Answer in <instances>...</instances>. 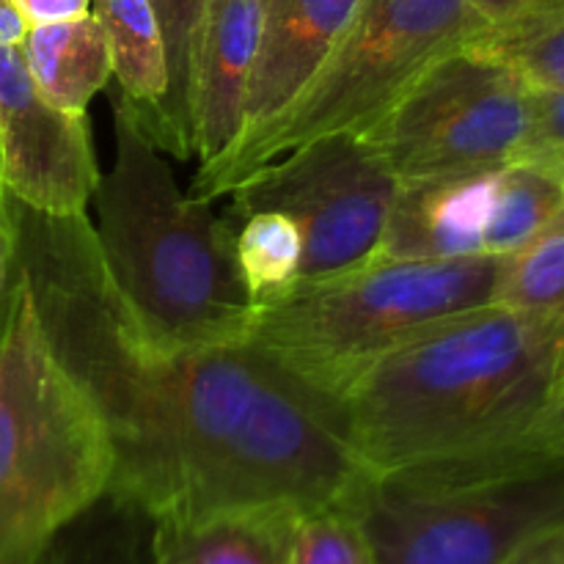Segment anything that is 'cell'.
Wrapping results in <instances>:
<instances>
[{
  "instance_id": "obj_29",
  "label": "cell",
  "mask_w": 564,
  "mask_h": 564,
  "mask_svg": "<svg viewBox=\"0 0 564 564\" xmlns=\"http://www.w3.org/2000/svg\"><path fill=\"white\" fill-rule=\"evenodd\" d=\"M538 446L545 452V455L564 460V402L556 408V413L543 427V433H540L538 438Z\"/></svg>"
},
{
  "instance_id": "obj_28",
  "label": "cell",
  "mask_w": 564,
  "mask_h": 564,
  "mask_svg": "<svg viewBox=\"0 0 564 564\" xmlns=\"http://www.w3.org/2000/svg\"><path fill=\"white\" fill-rule=\"evenodd\" d=\"M14 253H17V235H14V218L0 215V297L6 295V286L11 281V268H14Z\"/></svg>"
},
{
  "instance_id": "obj_4",
  "label": "cell",
  "mask_w": 564,
  "mask_h": 564,
  "mask_svg": "<svg viewBox=\"0 0 564 564\" xmlns=\"http://www.w3.org/2000/svg\"><path fill=\"white\" fill-rule=\"evenodd\" d=\"M113 449L97 405L44 330L17 268L0 306V564H39L108 496Z\"/></svg>"
},
{
  "instance_id": "obj_30",
  "label": "cell",
  "mask_w": 564,
  "mask_h": 564,
  "mask_svg": "<svg viewBox=\"0 0 564 564\" xmlns=\"http://www.w3.org/2000/svg\"><path fill=\"white\" fill-rule=\"evenodd\" d=\"M9 209H11V198L6 196L3 185H0V215H9Z\"/></svg>"
},
{
  "instance_id": "obj_2",
  "label": "cell",
  "mask_w": 564,
  "mask_h": 564,
  "mask_svg": "<svg viewBox=\"0 0 564 564\" xmlns=\"http://www.w3.org/2000/svg\"><path fill=\"white\" fill-rule=\"evenodd\" d=\"M562 402L564 317L488 303L391 347L325 405L358 463L386 477L551 460L538 438Z\"/></svg>"
},
{
  "instance_id": "obj_11",
  "label": "cell",
  "mask_w": 564,
  "mask_h": 564,
  "mask_svg": "<svg viewBox=\"0 0 564 564\" xmlns=\"http://www.w3.org/2000/svg\"><path fill=\"white\" fill-rule=\"evenodd\" d=\"M268 0H204L191 66V135L209 165L240 135Z\"/></svg>"
},
{
  "instance_id": "obj_22",
  "label": "cell",
  "mask_w": 564,
  "mask_h": 564,
  "mask_svg": "<svg viewBox=\"0 0 564 564\" xmlns=\"http://www.w3.org/2000/svg\"><path fill=\"white\" fill-rule=\"evenodd\" d=\"M361 501L303 512L292 540L290 564H372Z\"/></svg>"
},
{
  "instance_id": "obj_21",
  "label": "cell",
  "mask_w": 564,
  "mask_h": 564,
  "mask_svg": "<svg viewBox=\"0 0 564 564\" xmlns=\"http://www.w3.org/2000/svg\"><path fill=\"white\" fill-rule=\"evenodd\" d=\"M494 303L564 317V204L527 246L505 257Z\"/></svg>"
},
{
  "instance_id": "obj_16",
  "label": "cell",
  "mask_w": 564,
  "mask_h": 564,
  "mask_svg": "<svg viewBox=\"0 0 564 564\" xmlns=\"http://www.w3.org/2000/svg\"><path fill=\"white\" fill-rule=\"evenodd\" d=\"M91 14L110 47L119 97L152 138L169 94V64L163 36L149 0H94Z\"/></svg>"
},
{
  "instance_id": "obj_3",
  "label": "cell",
  "mask_w": 564,
  "mask_h": 564,
  "mask_svg": "<svg viewBox=\"0 0 564 564\" xmlns=\"http://www.w3.org/2000/svg\"><path fill=\"white\" fill-rule=\"evenodd\" d=\"M94 204L105 264L149 328L193 347L246 341L253 301L237 270L229 220L180 191L121 97L113 99V163L99 176Z\"/></svg>"
},
{
  "instance_id": "obj_26",
  "label": "cell",
  "mask_w": 564,
  "mask_h": 564,
  "mask_svg": "<svg viewBox=\"0 0 564 564\" xmlns=\"http://www.w3.org/2000/svg\"><path fill=\"white\" fill-rule=\"evenodd\" d=\"M17 6L31 25H47V22L91 14L94 0H17Z\"/></svg>"
},
{
  "instance_id": "obj_5",
  "label": "cell",
  "mask_w": 564,
  "mask_h": 564,
  "mask_svg": "<svg viewBox=\"0 0 564 564\" xmlns=\"http://www.w3.org/2000/svg\"><path fill=\"white\" fill-rule=\"evenodd\" d=\"M505 257L383 259L295 284L253 306L242 345L328 402L358 369L419 330L496 301Z\"/></svg>"
},
{
  "instance_id": "obj_14",
  "label": "cell",
  "mask_w": 564,
  "mask_h": 564,
  "mask_svg": "<svg viewBox=\"0 0 564 564\" xmlns=\"http://www.w3.org/2000/svg\"><path fill=\"white\" fill-rule=\"evenodd\" d=\"M303 512L253 507L187 523L154 527L149 564H290Z\"/></svg>"
},
{
  "instance_id": "obj_15",
  "label": "cell",
  "mask_w": 564,
  "mask_h": 564,
  "mask_svg": "<svg viewBox=\"0 0 564 564\" xmlns=\"http://www.w3.org/2000/svg\"><path fill=\"white\" fill-rule=\"evenodd\" d=\"M20 47L39 94L69 113H86L113 77L108 36L94 14L31 25Z\"/></svg>"
},
{
  "instance_id": "obj_7",
  "label": "cell",
  "mask_w": 564,
  "mask_h": 564,
  "mask_svg": "<svg viewBox=\"0 0 564 564\" xmlns=\"http://www.w3.org/2000/svg\"><path fill=\"white\" fill-rule=\"evenodd\" d=\"M361 518L372 564H505L564 521V460L479 479L372 477Z\"/></svg>"
},
{
  "instance_id": "obj_18",
  "label": "cell",
  "mask_w": 564,
  "mask_h": 564,
  "mask_svg": "<svg viewBox=\"0 0 564 564\" xmlns=\"http://www.w3.org/2000/svg\"><path fill=\"white\" fill-rule=\"evenodd\" d=\"M518 72L532 88L564 91V0H534L505 25L468 39Z\"/></svg>"
},
{
  "instance_id": "obj_12",
  "label": "cell",
  "mask_w": 564,
  "mask_h": 564,
  "mask_svg": "<svg viewBox=\"0 0 564 564\" xmlns=\"http://www.w3.org/2000/svg\"><path fill=\"white\" fill-rule=\"evenodd\" d=\"M358 6L361 0H268L240 135L231 147L257 135L295 102L334 53Z\"/></svg>"
},
{
  "instance_id": "obj_13",
  "label": "cell",
  "mask_w": 564,
  "mask_h": 564,
  "mask_svg": "<svg viewBox=\"0 0 564 564\" xmlns=\"http://www.w3.org/2000/svg\"><path fill=\"white\" fill-rule=\"evenodd\" d=\"M499 171L400 182L378 257L441 262L485 253Z\"/></svg>"
},
{
  "instance_id": "obj_23",
  "label": "cell",
  "mask_w": 564,
  "mask_h": 564,
  "mask_svg": "<svg viewBox=\"0 0 564 564\" xmlns=\"http://www.w3.org/2000/svg\"><path fill=\"white\" fill-rule=\"evenodd\" d=\"M518 160L540 165L564 182V91L532 88V119Z\"/></svg>"
},
{
  "instance_id": "obj_17",
  "label": "cell",
  "mask_w": 564,
  "mask_h": 564,
  "mask_svg": "<svg viewBox=\"0 0 564 564\" xmlns=\"http://www.w3.org/2000/svg\"><path fill=\"white\" fill-rule=\"evenodd\" d=\"M564 204V182L534 163H507L496 182L494 209L482 248L490 257H510L527 246Z\"/></svg>"
},
{
  "instance_id": "obj_27",
  "label": "cell",
  "mask_w": 564,
  "mask_h": 564,
  "mask_svg": "<svg viewBox=\"0 0 564 564\" xmlns=\"http://www.w3.org/2000/svg\"><path fill=\"white\" fill-rule=\"evenodd\" d=\"M31 22L20 11L17 0H0V47H17L25 42Z\"/></svg>"
},
{
  "instance_id": "obj_8",
  "label": "cell",
  "mask_w": 564,
  "mask_h": 564,
  "mask_svg": "<svg viewBox=\"0 0 564 564\" xmlns=\"http://www.w3.org/2000/svg\"><path fill=\"white\" fill-rule=\"evenodd\" d=\"M529 119L532 86L463 42L413 77L358 135L405 182L505 169L521 154Z\"/></svg>"
},
{
  "instance_id": "obj_9",
  "label": "cell",
  "mask_w": 564,
  "mask_h": 564,
  "mask_svg": "<svg viewBox=\"0 0 564 564\" xmlns=\"http://www.w3.org/2000/svg\"><path fill=\"white\" fill-rule=\"evenodd\" d=\"M397 187L400 180L358 132H334L240 182L229 193V220L259 209L286 215L303 242L295 284H312L378 257Z\"/></svg>"
},
{
  "instance_id": "obj_19",
  "label": "cell",
  "mask_w": 564,
  "mask_h": 564,
  "mask_svg": "<svg viewBox=\"0 0 564 564\" xmlns=\"http://www.w3.org/2000/svg\"><path fill=\"white\" fill-rule=\"evenodd\" d=\"M149 3H152L154 17H158L160 36H163L165 47V64H169V94H165L152 141L160 152H169L180 160H191V66L204 0H149Z\"/></svg>"
},
{
  "instance_id": "obj_6",
  "label": "cell",
  "mask_w": 564,
  "mask_h": 564,
  "mask_svg": "<svg viewBox=\"0 0 564 564\" xmlns=\"http://www.w3.org/2000/svg\"><path fill=\"white\" fill-rule=\"evenodd\" d=\"M471 33L466 0H361L334 53L295 102L257 135L202 165L193 196L215 202L314 138L367 130L413 77Z\"/></svg>"
},
{
  "instance_id": "obj_10",
  "label": "cell",
  "mask_w": 564,
  "mask_h": 564,
  "mask_svg": "<svg viewBox=\"0 0 564 564\" xmlns=\"http://www.w3.org/2000/svg\"><path fill=\"white\" fill-rule=\"evenodd\" d=\"M86 113H69L39 94L22 47H0V185L33 213L86 215L99 185Z\"/></svg>"
},
{
  "instance_id": "obj_1",
  "label": "cell",
  "mask_w": 564,
  "mask_h": 564,
  "mask_svg": "<svg viewBox=\"0 0 564 564\" xmlns=\"http://www.w3.org/2000/svg\"><path fill=\"white\" fill-rule=\"evenodd\" d=\"M11 218L44 330L108 427L116 505L160 527L364 499L372 474L319 397L248 345L193 347L149 328L88 215L50 218L11 198Z\"/></svg>"
},
{
  "instance_id": "obj_25",
  "label": "cell",
  "mask_w": 564,
  "mask_h": 564,
  "mask_svg": "<svg viewBox=\"0 0 564 564\" xmlns=\"http://www.w3.org/2000/svg\"><path fill=\"white\" fill-rule=\"evenodd\" d=\"M534 0H466L468 17H471V39L485 31L505 25V22L516 20L521 11H527Z\"/></svg>"
},
{
  "instance_id": "obj_24",
  "label": "cell",
  "mask_w": 564,
  "mask_h": 564,
  "mask_svg": "<svg viewBox=\"0 0 564 564\" xmlns=\"http://www.w3.org/2000/svg\"><path fill=\"white\" fill-rule=\"evenodd\" d=\"M505 564H564V521L532 534Z\"/></svg>"
},
{
  "instance_id": "obj_20",
  "label": "cell",
  "mask_w": 564,
  "mask_h": 564,
  "mask_svg": "<svg viewBox=\"0 0 564 564\" xmlns=\"http://www.w3.org/2000/svg\"><path fill=\"white\" fill-rule=\"evenodd\" d=\"M229 226L235 237L237 270L253 306L295 286L303 242L301 231L286 215L275 209H259L229 220Z\"/></svg>"
}]
</instances>
